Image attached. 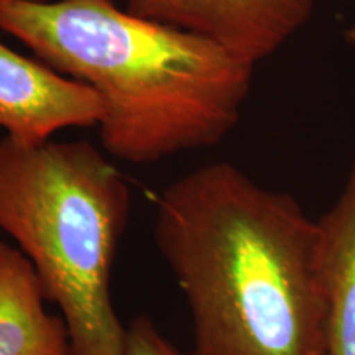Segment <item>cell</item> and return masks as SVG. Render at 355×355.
I'll list each match as a JSON object with an SVG mask.
<instances>
[{"label": "cell", "mask_w": 355, "mask_h": 355, "mask_svg": "<svg viewBox=\"0 0 355 355\" xmlns=\"http://www.w3.org/2000/svg\"><path fill=\"white\" fill-rule=\"evenodd\" d=\"M155 243L191 313L186 355L326 352L319 224L291 194L204 165L159 194Z\"/></svg>", "instance_id": "cell-1"}, {"label": "cell", "mask_w": 355, "mask_h": 355, "mask_svg": "<svg viewBox=\"0 0 355 355\" xmlns=\"http://www.w3.org/2000/svg\"><path fill=\"white\" fill-rule=\"evenodd\" d=\"M0 32L104 104L110 157L146 165L220 144L241 121L255 66L114 0H0Z\"/></svg>", "instance_id": "cell-2"}, {"label": "cell", "mask_w": 355, "mask_h": 355, "mask_svg": "<svg viewBox=\"0 0 355 355\" xmlns=\"http://www.w3.org/2000/svg\"><path fill=\"white\" fill-rule=\"evenodd\" d=\"M130 204L125 178L89 141L0 139V229L61 309L73 355H125L110 278Z\"/></svg>", "instance_id": "cell-3"}, {"label": "cell", "mask_w": 355, "mask_h": 355, "mask_svg": "<svg viewBox=\"0 0 355 355\" xmlns=\"http://www.w3.org/2000/svg\"><path fill=\"white\" fill-rule=\"evenodd\" d=\"M318 0H127V10L225 48L257 66L304 28Z\"/></svg>", "instance_id": "cell-4"}, {"label": "cell", "mask_w": 355, "mask_h": 355, "mask_svg": "<svg viewBox=\"0 0 355 355\" xmlns=\"http://www.w3.org/2000/svg\"><path fill=\"white\" fill-rule=\"evenodd\" d=\"M104 104L94 89L0 42V128L42 144L64 128L97 127Z\"/></svg>", "instance_id": "cell-5"}, {"label": "cell", "mask_w": 355, "mask_h": 355, "mask_svg": "<svg viewBox=\"0 0 355 355\" xmlns=\"http://www.w3.org/2000/svg\"><path fill=\"white\" fill-rule=\"evenodd\" d=\"M44 301L32 261L0 241V355H73L64 318L48 313Z\"/></svg>", "instance_id": "cell-6"}, {"label": "cell", "mask_w": 355, "mask_h": 355, "mask_svg": "<svg viewBox=\"0 0 355 355\" xmlns=\"http://www.w3.org/2000/svg\"><path fill=\"white\" fill-rule=\"evenodd\" d=\"M318 224L327 304L324 355H355V159L339 198Z\"/></svg>", "instance_id": "cell-7"}, {"label": "cell", "mask_w": 355, "mask_h": 355, "mask_svg": "<svg viewBox=\"0 0 355 355\" xmlns=\"http://www.w3.org/2000/svg\"><path fill=\"white\" fill-rule=\"evenodd\" d=\"M125 355H186L159 332L148 316H137L127 326Z\"/></svg>", "instance_id": "cell-8"}, {"label": "cell", "mask_w": 355, "mask_h": 355, "mask_svg": "<svg viewBox=\"0 0 355 355\" xmlns=\"http://www.w3.org/2000/svg\"><path fill=\"white\" fill-rule=\"evenodd\" d=\"M344 40H345V43L350 44L352 48H355V24L350 25L349 28H345Z\"/></svg>", "instance_id": "cell-9"}, {"label": "cell", "mask_w": 355, "mask_h": 355, "mask_svg": "<svg viewBox=\"0 0 355 355\" xmlns=\"http://www.w3.org/2000/svg\"><path fill=\"white\" fill-rule=\"evenodd\" d=\"M35 2H44V0H35Z\"/></svg>", "instance_id": "cell-10"}]
</instances>
